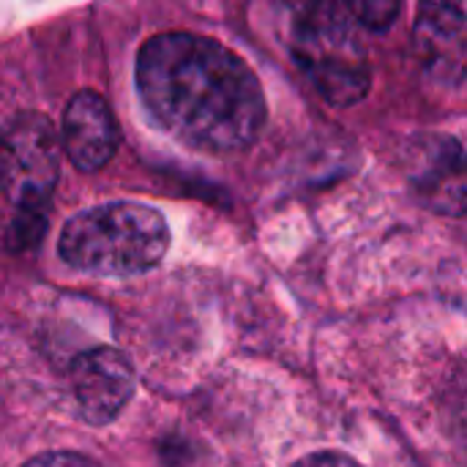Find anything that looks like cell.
I'll use <instances>...</instances> for the list:
<instances>
[{
	"instance_id": "5b68a950",
	"label": "cell",
	"mask_w": 467,
	"mask_h": 467,
	"mask_svg": "<svg viewBox=\"0 0 467 467\" xmlns=\"http://www.w3.org/2000/svg\"><path fill=\"white\" fill-rule=\"evenodd\" d=\"M71 389L90 424H109L137 389L131 361L115 348H93L71 361Z\"/></svg>"
},
{
	"instance_id": "8fae6325",
	"label": "cell",
	"mask_w": 467,
	"mask_h": 467,
	"mask_svg": "<svg viewBox=\"0 0 467 467\" xmlns=\"http://www.w3.org/2000/svg\"><path fill=\"white\" fill-rule=\"evenodd\" d=\"M293 467H361L353 457L342 454V451H317L309 454L304 460H298Z\"/></svg>"
},
{
	"instance_id": "3957f363",
	"label": "cell",
	"mask_w": 467,
	"mask_h": 467,
	"mask_svg": "<svg viewBox=\"0 0 467 467\" xmlns=\"http://www.w3.org/2000/svg\"><path fill=\"white\" fill-rule=\"evenodd\" d=\"M290 52L326 101L350 107L367 96L369 60L345 3L298 5L290 19Z\"/></svg>"
},
{
	"instance_id": "7a4b0ae2",
	"label": "cell",
	"mask_w": 467,
	"mask_h": 467,
	"mask_svg": "<svg viewBox=\"0 0 467 467\" xmlns=\"http://www.w3.org/2000/svg\"><path fill=\"white\" fill-rule=\"evenodd\" d=\"M170 246L167 219L142 202H107L66 222L60 257L90 276H137L161 263Z\"/></svg>"
},
{
	"instance_id": "277c9868",
	"label": "cell",
	"mask_w": 467,
	"mask_h": 467,
	"mask_svg": "<svg viewBox=\"0 0 467 467\" xmlns=\"http://www.w3.org/2000/svg\"><path fill=\"white\" fill-rule=\"evenodd\" d=\"M60 172V142L38 112L16 115L0 137V192L16 213L47 216Z\"/></svg>"
},
{
	"instance_id": "8992f818",
	"label": "cell",
	"mask_w": 467,
	"mask_h": 467,
	"mask_svg": "<svg viewBox=\"0 0 467 467\" xmlns=\"http://www.w3.org/2000/svg\"><path fill=\"white\" fill-rule=\"evenodd\" d=\"M120 134L109 104L93 93L79 90L63 112V145L71 164L82 172L101 170L118 150Z\"/></svg>"
},
{
	"instance_id": "ba28073f",
	"label": "cell",
	"mask_w": 467,
	"mask_h": 467,
	"mask_svg": "<svg viewBox=\"0 0 467 467\" xmlns=\"http://www.w3.org/2000/svg\"><path fill=\"white\" fill-rule=\"evenodd\" d=\"M419 164L413 167V181L438 211L462 213L465 200V178H462V150L457 140H424V150H419Z\"/></svg>"
},
{
	"instance_id": "6da1fadb",
	"label": "cell",
	"mask_w": 467,
	"mask_h": 467,
	"mask_svg": "<svg viewBox=\"0 0 467 467\" xmlns=\"http://www.w3.org/2000/svg\"><path fill=\"white\" fill-rule=\"evenodd\" d=\"M137 90L153 120L202 153L249 148L265 123V96L244 57L197 33H159L137 55Z\"/></svg>"
},
{
	"instance_id": "9c48e42d",
	"label": "cell",
	"mask_w": 467,
	"mask_h": 467,
	"mask_svg": "<svg viewBox=\"0 0 467 467\" xmlns=\"http://www.w3.org/2000/svg\"><path fill=\"white\" fill-rule=\"evenodd\" d=\"M345 8L356 22L369 25L372 30L389 27L400 14V3H389V0H358V3H345Z\"/></svg>"
},
{
	"instance_id": "52a82bcc",
	"label": "cell",
	"mask_w": 467,
	"mask_h": 467,
	"mask_svg": "<svg viewBox=\"0 0 467 467\" xmlns=\"http://www.w3.org/2000/svg\"><path fill=\"white\" fill-rule=\"evenodd\" d=\"M465 8L424 3L416 22V49L421 63L446 82H462L465 68Z\"/></svg>"
},
{
	"instance_id": "30bf717a",
	"label": "cell",
	"mask_w": 467,
	"mask_h": 467,
	"mask_svg": "<svg viewBox=\"0 0 467 467\" xmlns=\"http://www.w3.org/2000/svg\"><path fill=\"white\" fill-rule=\"evenodd\" d=\"M22 467H101L96 460L85 457V454H74V451H52V454H41L27 460Z\"/></svg>"
}]
</instances>
